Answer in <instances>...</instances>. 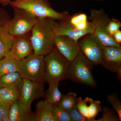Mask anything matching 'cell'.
<instances>
[{"mask_svg":"<svg viewBox=\"0 0 121 121\" xmlns=\"http://www.w3.org/2000/svg\"><path fill=\"white\" fill-rule=\"evenodd\" d=\"M55 37L50 18H37L30 34L34 54L45 56L50 53L55 47Z\"/></svg>","mask_w":121,"mask_h":121,"instance_id":"6da1fadb","label":"cell"},{"mask_svg":"<svg viewBox=\"0 0 121 121\" xmlns=\"http://www.w3.org/2000/svg\"><path fill=\"white\" fill-rule=\"evenodd\" d=\"M9 5L23 9L37 18L60 21L68 19L70 16L68 11L59 12L54 10L48 0H14Z\"/></svg>","mask_w":121,"mask_h":121,"instance_id":"7a4b0ae2","label":"cell"},{"mask_svg":"<svg viewBox=\"0 0 121 121\" xmlns=\"http://www.w3.org/2000/svg\"><path fill=\"white\" fill-rule=\"evenodd\" d=\"M45 80L49 83L53 81L60 82L68 79L70 62L65 58L55 47L44 56Z\"/></svg>","mask_w":121,"mask_h":121,"instance_id":"3957f363","label":"cell"},{"mask_svg":"<svg viewBox=\"0 0 121 121\" xmlns=\"http://www.w3.org/2000/svg\"><path fill=\"white\" fill-rule=\"evenodd\" d=\"M94 66L80 51L71 62L68 79L76 83L96 87L97 82L92 74Z\"/></svg>","mask_w":121,"mask_h":121,"instance_id":"277c9868","label":"cell"},{"mask_svg":"<svg viewBox=\"0 0 121 121\" xmlns=\"http://www.w3.org/2000/svg\"><path fill=\"white\" fill-rule=\"evenodd\" d=\"M17 62V72L23 78L35 82H45L44 56L33 54Z\"/></svg>","mask_w":121,"mask_h":121,"instance_id":"5b68a950","label":"cell"},{"mask_svg":"<svg viewBox=\"0 0 121 121\" xmlns=\"http://www.w3.org/2000/svg\"><path fill=\"white\" fill-rule=\"evenodd\" d=\"M12 8L13 17L5 24L4 27L14 37L22 36L31 32L36 23L37 17L23 9Z\"/></svg>","mask_w":121,"mask_h":121,"instance_id":"8992f818","label":"cell"},{"mask_svg":"<svg viewBox=\"0 0 121 121\" xmlns=\"http://www.w3.org/2000/svg\"><path fill=\"white\" fill-rule=\"evenodd\" d=\"M90 13L89 19L94 25L93 34L103 47H121L108 32V25L110 18L104 9H91Z\"/></svg>","mask_w":121,"mask_h":121,"instance_id":"52a82bcc","label":"cell"},{"mask_svg":"<svg viewBox=\"0 0 121 121\" xmlns=\"http://www.w3.org/2000/svg\"><path fill=\"white\" fill-rule=\"evenodd\" d=\"M78 43L80 52L94 66L100 64L103 46L93 33L85 35Z\"/></svg>","mask_w":121,"mask_h":121,"instance_id":"ba28073f","label":"cell"},{"mask_svg":"<svg viewBox=\"0 0 121 121\" xmlns=\"http://www.w3.org/2000/svg\"><path fill=\"white\" fill-rule=\"evenodd\" d=\"M50 22L55 36H66L77 42L85 35L93 33L94 30V26L86 30L78 29L70 23L68 19L59 21L50 18Z\"/></svg>","mask_w":121,"mask_h":121,"instance_id":"9c48e42d","label":"cell"},{"mask_svg":"<svg viewBox=\"0 0 121 121\" xmlns=\"http://www.w3.org/2000/svg\"><path fill=\"white\" fill-rule=\"evenodd\" d=\"M100 65L117 74V78L121 82V47H103Z\"/></svg>","mask_w":121,"mask_h":121,"instance_id":"30bf717a","label":"cell"},{"mask_svg":"<svg viewBox=\"0 0 121 121\" xmlns=\"http://www.w3.org/2000/svg\"><path fill=\"white\" fill-rule=\"evenodd\" d=\"M44 83L33 82L23 78L22 87L20 90V100L25 105L31 107L33 101L44 97Z\"/></svg>","mask_w":121,"mask_h":121,"instance_id":"8fae6325","label":"cell"},{"mask_svg":"<svg viewBox=\"0 0 121 121\" xmlns=\"http://www.w3.org/2000/svg\"><path fill=\"white\" fill-rule=\"evenodd\" d=\"M54 45L59 52L70 62L80 51L78 42L66 36H55Z\"/></svg>","mask_w":121,"mask_h":121,"instance_id":"7c38bea8","label":"cell"},{"mask_svg":"<svg viewBox=\"0 0 121 121\" xmlns=\"http://www.w3.org/2000/svg\"><path fill=\"white\" fill-rule=\"evenodd\" d=\"M30 34L31 32L22 36L14 37L9 52L17 61L34 54L30 40Z\"/></svg>","mask_w":121,"mask_h":121,"instance_id":"4fadbf2b","label":"cell"},{"mask_svg":"<svg viewBox=\"0 0 121 121\" xmlns=\"http://www.w3.org/2000/svg\"><path fill=\"white\" fill-rule=\"evenodd\" d=\"M9 117L10 121H36L31 107L25 105L20 99L10 106Z\"/></svg>","mask_w":121,"mask_h":121,"instance_id":"5bb4252c","label":"cell"},{"mask_svg":"<svg viewBox=\"0 0 121 121\" xmlns=\"http://www.w3.org/2000/svg\"><path fill=\"white\" fill-rule=\"evenodd\" d=\"M53 105L45 100H41L36 105V121H55L53 114Z\"/></svg>","mask_w":121,"mask_h":121,"instance_id":"9a60e30c","label":"cell"},{"mask_svg":"<svg viewBox=\"0 0 121 121\" xmlns=\"http://www.w3.org/2000/svg\"><path fill=\"white\" fill-rule=\"evenodd\" d=\"M2 87H7L20 91L22 87L23 78L18 72H11L0 78Z\"/></svg>","mask_w":121,"mask_h":121,"instance_id":"2e32d148","label":"cell"},{"mask_svg":"<svg viewBox=\"0 0 121 121\" xmlns=\"http://www.w3.org/2000/svg\"><path fill=\"white\" fill-rule=\"evenodd\" d=\"M14 37L4 26L0 27V60L10 52Z\"/></svg>","mask_w":121,"mask_h":121,"instance_id":"e0dca14e","label":"cell"},{"mask_svg":"<svg viewBox=\"0 0 121 121\" xmlns=\"http://www.w3.org/2000/svg\"><path fill=\"white\" fill-rule=\"evenodd\" d=\"M60 82L53 81L48 83L49 87L45 94V100L53 106L58 105L63 94L59 89Z\"/></svg>","mask_w":121,"mask_h":121,"instance_id":"ac0fdd59","label":"cell"},{"mask_svg":"<svg viewBox=\"0 0 121 121\" xmlns=\"http://www.w3.org/2000/svg\"><path fill=\"white\" fill-rule=\"evenodd\" d=\"M17 60L13 58L10 52L0 60V78L6 74L17 72Z\"/></svg>","mask_w":121,"mask_h":121,"instance_id":"d6986e66","label":"cell"},{"mask_svg":"<svg viewBox=\"0 0 121 121\" xmlns=\"http://www.w3.org/2000/svg\"><path fill=\"white\" fill-rule=\"evenodd\" d=\"M68 21L76 28L79 30H86L94 26L93 22L88 21V17L85 13H77L70 16Z\"/></svg>","mask_w":121,"mask_h":121,"instance_id":"ffe728a7","label":"cell"},{"mask_svg":"<svg viewBox=\"0 0 121 121\" xmlns=\"http://www.w3.org/2000/svg\"><path fill=\"white\" fill-rule=\"evenodd\" d=\"M20 91L7 87L0 90V99L11 105L14 102L20 99Z\"/></svg>","mask_w":121,"mask_h":121,"instance_id":"44dd1931","label":"cell"},{"mask_svg":"<svg viewBox=\"0 0 121 121\" xmlns=\"http://www.w3.org/2000/svg\"><path fill=\"white\" fill-rule=\"evenodd\" d=\"M77 95L74 92H69L63 95L58 106L60 108L68 111L75 105L77 101Z\"/></svg>","mask_w":121,"mask_h":121,"instance_id":"7402d4cb","label":"cell"},{"mask_svg":"<svg viewBox=\"0 0 121 121\" xmlns=\"http://www.w3.org/2000/svg\"><path fill=\"white\" fill-rule=\"evenodd\" d=\"M85 99L89 104L88 110L90 117L91 119L95 120V118L101 111V102L99 100H94L88 97L85 98Z\"/></svg>","mask_w":121,"mask_h":121,"instance_id":"603a6c76","label":"cell"},{"mask_svg":"<svg viewBox=\"0 0 121 121\" xmlns=\"http://www.w3.org/2000/svg\"><path fill=\"white\" fill-rule=\"evenodd\" d=\"M102 117L95 121H119V117L117 113L112 108L105 107L102 108L101 112Z\"/></svg>","mask_w":121,"mask_h":121,"instance_id":"cb8c5ba5","label":"cell"},{"mask_svg":"<svg viewBox=\"0 0 121 121\" xmlns=\"http://www.w3.org/2000/svg\"><path fill=\"white\" fill-rule=\"evenodd\" d=\"M107 101L117 113L120 121H121V102L117 93H113L107 96Z\"/></svg>","mask_w":121,"mask_h":121,"instance_id":"d4e9b609","label":"cell"},{"mask_svg":"<svg viewBox=\"0 0 121 121\" xmlns=\"http://www.w3.org/2000/svg\"><path fill=\"white\" fill-rule=\"evenodd\" d=\"M53 114L55 121H71L67 111L57 105L53 106Z\"/></svg>","mask_w":121,"mask_h":121,"instance_id":"484cf974","label":"cell"},{"mask_svg":"<svg viewBox=\"0 0 121 121\" xmlns=\"http://www.w3.org/2000/svg\"><path fill=\"white\" fill-rule=\"evenodd\" d=\"M75 106L78 111L84 117L91 119L92 121H95L96 119H92L90 117L88 110V105L85 99H83L80 97L78 98Z\"/></svg>","mask_w":121,"mask_h":121,"instance_id":"4316f807","label":"cell"},{"mask_svg":"<svg viewBox=\"0 0 121 121\" xmlns=\"http://www.w3.org/2000/svg\"><path fill=\"white\" fill-rule=\"evenodd\" d=\"M67 111L71 121H92L91 119L86 118L81 114L78 111L75 105Z\"/></svg>","mask_w":121,"mask_h":121,"instance_id":"83f0119b","label":"cell"},{"mask_svg":"<svg viewBox=\"0 0 121 121\" xmlns=\"http://www.w3.org/2000/svg\"><path fill=\"white\" fill-rule=\"evenodd\" d=\"M10 106L0 99V121H10L9 114Z\"/></svg>","mask_w":121,"mask_h":121,"instance_id":"f1b7e54d","label":"cell"},{"mask_svg":"<svg viewBox=\"0 0 121 121\" xmlns=\"http://www.w3.org/2000/svg\"><path fill=\"white\" fill-rule=\"evenodd\" d=\"M121 27V23L118 20L115 18L110 19L108 23V30L112 36L116 32L120 30Z\"/></svg>","mask_w":121,"mask_h":121,"instance_id":"f546056e","label":"cell"},{"mask_svg":"<svg viewBox=\"0 0 121 121\" xmlns=\"http://www.w3.org/2000/svg\"><path fill=\"white\" fill-rule=\"evenodd\" d=\"M11 19L7 11L0 7V27L4 26Z\"/></svg>","mask_w":121,"mask_h":121,"instance_id":"4dcf8cb0","label":"cell"},{"mask_svg":"<svg viewBox=\"0 0 121 121\" xmlns=\"http://www.w3.org/2000/svg\"><path fill=\"white\" fill-rule=\"evenodd\" d=\"M115 41L119 44H121V31L119 30L116 32L112 36Z\"/></svg>","mask_w":121,"mask_h":121,"instance_id":"1f68e13d","label":"cell"},{"mask_svg":"<svg viewBox=\"0 0 121 121\" xmlns=\"http://www.w3.org/2000/svg\"><path fill=\"white\" fill-rule=\"evenodd\" d=\"M14 0H0V4L3 7H5L9 5V3L12 1Z\"/></svg>","mask_w":121,"mask_h":121,"instance_id":"d6a6232c","label":"cell"},{"mask_svg":"<svg viewBox=\"0 0 121 121\" xmlns=\"http://www.w3.org/2000/svg\"><path fill=\"white\" fill-rule=\"evenodd\" d=\"M2 86H1V83L0 82V90L1 89V88H2Z\"/></svg>","mask_w":121,"mask_h":121,"instance_id":"836d02e7","label":"cell"},{"mask_svg":"<svg viewBox=\"0 0 121 121\" xmlns=\"http://www.w3.org/2000/svg\"><path fill=\"white\" fill-rule=\"evenodd\" d=\"M96 0L98 1H100L103 0Z\"/></svg>","mask_w":121,"mask_h":121,"instance_id":"e575fe53","label":"cell"}]
</instances>
